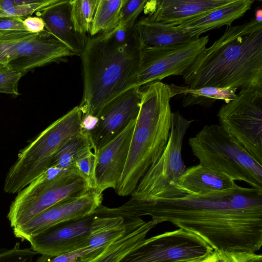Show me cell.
Masks as SVG:
<instances>
[{
  "mask_svg": "<svg viewBox=\"0 0 262 262\" xmlns=\"http://www.w3.org/2000/svg\"><path fill=\"white\" fill-rule=\"evenodd\" d=\"M94 214L52 227L30 239L37 254L56 257L80 248L89 237Z\"/></svg>",
  "mask_w": 262,
  "mask_h": 262,
  "instance_id": "cell-15",
  "label": "cell"
},
{
  "mask_svg": "<svg viewBox=\"0 0 262 262\" xmlns=\"http://www.w3.org/2000/svg\"><path fill=\"white\" fill-rule=\"evenodd\" d=\"M134 27L142 45L144 46L165 47L198 39L191 37L179 26L148 21L143 17L136 23Z\"/></svg>",
  "mask_w": 262,
  "mask_h": 262,
  "instance_id": "cell-22",
  "label": "cell"
},
{
  "mask_svg": "<svg viewBox=\"0 0 262 262\" xmlns=\"http://www.w3.org/2000/svg\"><path fill=\"white\" fill-rule=\"evenodd\" d=\"M46 30L64 44L75 55H82L88 38L86 35L77 33L71 15L70 1L59 0L38 12Z\"/></svg>",
  "mask_w": 262,
  "mask_h": 262,
  "instance_id": "cell-19",
  "label": "cell"
},
{
  "mask_svg": "<svg viewBox=\"0 0 262 262\" xmlns=\"http://www.w3.org/2000/svg\"><path fill=\"white\" fill-rule=\"evenodd\" d=\"M2 65V64L0 63V66Z\"/></svg>",
  "mask_w": 262,
  "mask_h": 262,
  "instance_id": "cell-40",
  "label": "cell"
},
{
  "mask_svg": "<svg viewBox=\"0 0 262 262\" xmlns=\"http://www.w3.org/2000/svg\"><path fill=\"white\" fill-rule=\"evenodd\" d=\"M97 249H95L85 247L53 257V258L41 255L36 260V262H74L78 258L92 252Z\"/></svg>",
  "mask_w": 262,
  "mask_h": 262,
  "instance_id": "cell-34",
  "label": "cell"
},
{
  "mask_svg": "<svg viewBox=\"0 0 262 262\" xmlns=\"http://www.w3.org/2000/svg\"><path fill=\"white\" fill-rule=\"evenodd\" d=\"M59 0H0V17H28Z\"/></svg>",
  "mask_w": 262,
  "mask_h": 262,
  "instance_id": "cell-27",
  "label": "cell"
},
{
  "mask_svg": "<svg viewBox=\"0 0 262 262\" xmlns=\"http://www.w3.org/2000/svg\"><path fill=\"white\" fill-rule=\"evenodd\" d=\"M194 262H219L218 252L213 250L207 256Z\"/></svg>",
  "mask_w": 262,
  "mask_h": 262,
  "instance_id": "cell-38",
  "label": "cell"
},
{
  "mask_svg": "<svg viewBox=\"0 0 262 262\" xmlns=\"http://www.w3.org/2000/svg\"><path fill=\"white\" fill-rule=\"evenodd\" d=\"M102 193L91 190L87 193L61 202L42 212L26 223L13 228L15 237L28 241L56 225L94 214L102 205Z\"/></svg>",
  "mask_w": 262,
  "mask_h": 262,
  "instance_id": "cell-13",
  "label": "cell"
},
{
  "mask_svg": "<svg viewBox=\"0 0 262 262\" xmlns=\"http://www.w3.org/2000/svg\"><path fill=\"white\" fill-rule=\"evenodd\" d=\"M254 17L257 21L262 22V10L261 8L257 9Z\"/></svg>",
  "mask_w": 262,
  "mask_h": 262,
  "instance_id": "cell-39",
  "label": "cell"
},
{
  "mask_svg": "<svg viewBox=\"0 0 262 262\" xmlns=\"http://www.w3.org/2000/svg\"><path fill=\"white\" fill-rule=\"evenodd\" d=\"M192 122L178 112L173 113L167 144L160 157L140 180L131 198L147 200L184 195L175 185L186 169L181 150L185 135Z\"/></svg>",
  "mask_w": 262,
  "mask_h": 262,
  "instance_id": "cell-8",
  "label": "cell"
},
{
  "mask_svg": "<svg viewBox=\"0 0 262 262\" xmlns=\"http://www.w3.org/2000/svg\"><path fill=\"white\" fill-rule=\"evenodd\" d=\"M90 148L76 160L74 167L77 172L87 183L88 186L94 190L96 185L95 169L97 163V156Z\"/></svg>",
  "mask_w": 262,
  "mask_h": 262,
  "instance_id": "cell-29",
  "label": "cell"
},
{
  "mask_svg": "<svg viewBox=\"0 0 262 262\" xmlns=\"http://www.w3.org/2000/svg\"><path fill=\"white\" fill-rule=\"evenodd\" d=\"M82 112L73 108L36 136L20 150L17 159L7 173L4 191L18 193L50 166L58 150L81 130Z\"/></svg>",
  "mask_w": 262,
  "mask_h": 262,
  "instance_id": "cell-5",
  "label": "cell"
},
{
  "mask_svg": "<svg viewBox=\"0 0 262 262\" xmlns=\"http://www.w3.org/2000/svg\"><path fill=\"white\" fill-rule=\"evenodd\" d=\"M126 230L121 216H102L94 214L90 234L82 248L98 249L105 247L122 236Z\"/></svg>",
  "mask_w": 262,
  "mask_h": 262,
  "instance_id": "cell-24",
  "label": "cell"
},
{
  "mask_svg": "<svg viewBox=\"0 0 262 262\" xmlns=\"http://www.w3.org/2000/svg\"><path fill=\"white\" fill-rule=\"evenodd\" d=\"M219 262H261V254L246 251H217Z\"/></svg>",
  "mask_w": 262,
  "mask_h": 262,
  "instance_id": "cell-33",
  "label": "cell"
},
{
  "mask_svg": "<svg viewBox=\"0 0 262 262\" xmlns=\"http://www.w3.org/2000/svg\"><path fill=\"white\" fill-rule=\"evenodd\" d=\"M37 254L31 247L22 248L16 243L12 248H0V262H34Z\"/></svg>",
  "mask_w": 262,
  "mask_h": 262,
  "instance_id": "cell-32",
  "label": "cell"
},
{
  "mask_svg": "<svg viewBox=\"0 0 262 262\" xmlns=\"http://www.w3.org/2000/svg\"><path fill=\"white\" fill-rule=\"evenodd\" d=\"M236 185L225 174L199 164L186 168L175 187L184 195H199L231 189Z\"/></svg>",
  "mask_w": 262,
  "mask_h": 262,
  "instance_id": "cell-21",
  "label": "cell"
},
{
  "mask_svg": "<svg viewBox=\"0 0 262 262\" xmlns=\"http://www.w3.org/2000/svg\"><path fill=\"white\" fill-rule=\"evenodd\" d=\"M24 75L3 64L0 66V93L14 96L19 95L18 84Z\"/></svg>",
  "mask_w": 262,
  "mask_h": 262,
  "instance_id": "cell-31",
  "label": "cell"
},
{
  "mask_svg": "<svg viewBox=\"0 0 262 262\" xmlns=\"http://www.w3.org/2000/svg\"><path fill=\"white\" fill-rule=\"evenodd\" d=\"M75 54L46 30L0 31V63L24 75Z\"/></svg>",
  "mask_w": 262,
  "mask_h": 262,
  "instance_id": "cell-9",
  "label": "cell"
},
{
  "mask_svg": "<svg viewBox=\"0 0 262 262\" xmlns=\"http://www.w3.org/2000/svg\"><path fill=\"white\" fill-rule=\"evenodd\" d=\"M172 97H180L183 107L200 105L210 107L217 100H223L225 103L233 100L236 96V88L203 87L191 89L187 85H169Z\"/></svg>",
  "mask_w": 262,
  "mask_h": 262,
  "instance_id": "cell-23",
  "label": "cell"
},
{
  "mask_svg": "<svg viewBox=\"0 0 262 262\" xmlns=\"http://www.w3.org/2000/svg\"><path fill=\"white\" fill-rule=\"evenodd\" d=\"M23 23L26 30L31 33H40L46 30L43 20L38 16L27 17Z\"/></svg>",
  "mask_w": 262,
  "mask_h": 262,
  "instance_id": "cell-36",
  "label": "cell"
},
{
  "mask_svg": "<svg viewBox=\"0 0 262 262\" xmlns=\"http://www.w3.org/2000/svg\"><path fill=\"white\" fill-rule=\"evenodd\" d=\"M141 104L128 157L115 190L127 196L163 152L168 140L173 113L169 85L154 81L140 87Z\"/></svg>",
  "mask_w": 262,
  "mask_h": 262,
  "instance_id": "cell-4",
  "label": "cell"
},
{
  "mask_svg": "<svg viewBox=\"0 0 262 262\" xmlns=\"http://www.w3.org/2000/svg\"><path fill=\"white\" fill-rule=\"evenodd\" d=\"M186 85L244 89L262 87V22L253 17L226 26L182 75Z\"/></svg>",
  "mask_w": 262,
  "mask_h": 262,
  "instance_id": "cell-3",
  "label": "cell"
},
{
  "mask_svg": "<svg viewBox=\"0 0 262 262\" xmlns=\"http://www.w3.org/2000/svg\"><path fill=\"white\" fill-rule=\"evenodd\" d=\"M90 148L92 147L88 133L81 129L58 150L53 157L50 167L73 168L78 157Z\"/></svg>",
  "mask_w": 262,
  "mask_h": 262,
  "instance_id": "cell-25",
  "label": "cell"
},
{
  "mask_svg": "<svg viewBox=\"0 0 262 262\" xmlns=\"http://www.w3.org/2000/svg\"><path fill=\"white\" fill-rule=\"evenodd\" d=\"M24 19L18 17H0V31L7 30L27 31L24 25Z\"/></svg>",
  "mask_w": 262,
  "mask_h": 262,
  "instance_id": "cell-35",
  "label": "cell"
},
{
  "mask_svg": "<svg viewBox=\"0 0 262 262\" xmlns=\"http://www.w3.org/2000/svg\"><path fill=\"white\" fill-rule=\"evenodd\" d=\"M188 142L200 165L262 189V165L220 125H205Z\"/></svg>",
  "mask_w": 262,
  "mask_h": 262,
  "instance_id": "cell-6",
  "label": "cell"
},
{
  "mask_svg": "<svg viewBox=\"0 0 262 262\" xmlns=\"http://www.w3.org/2000/svg\"><path fill=\"white\" fill-rule=\"evenodd\" d=\"M124 218L149 215L203 239L216 251L256 252L262 246V189L243 187L204 194L130 199L117 208Z\"/></svg>",
  "mask_w": 262,
  "mask_h": 262,
  "instance_id": "cell-1",
  "label": "cell"
},
{
  "mask_svg": "<svg viewBox=\"0 0 262 262\" xmlns=\"http://www.w3.org/2000/svg\"><path fill=\"white\" fill-rule=\"evenodd\" d=\"M98 121V118L97 116L92 115H82L81 122V129L86 132H90L92 130Z\"/></svg>",
  "mask_w": 262,
  "mask_h": 262,
  "instance_id": "cell-37",
  "label": "cell"
},
{
  "mask_svg": "<svg viewBox=\"0 0 262 262\" xmlns=\"http://www.w3.org/2000/svg\"><path fill=\"white\" fill-rule=\"evenodd\" d=\"M91 190L75 167L51 166L17 193L7 218L13 228L20 226L51 207Z\"/></svg>",
  "mask_w": 262,
  "mask_h": 262,
  "instance_id": "cell-7",
  "label": "cell"
},
{
  "mask_svg": "<svg viewBox=\"0 0 262 262\" xmlns=\"http://www.w3.org/2000/svg\"><path fill=\"white\" fill-rule=\"evenodd\" d=\"M231 0H150L144 8L148 21L178 26L224 6Z\"/></svg>",
  "mask_w": 262,
  "mask_h": 262,
  "instance_id": "cell-17",
  "label": "cell"
},
{
  "mask_svg": "<svg viewBox=\"0 0 262 262\" xmlns=\"http://www.w3.org/2000/svg\"><path fill=\"white\" fill-rule=\"evenodd\" d=\"M125 2V0H98L90 32L92 36L117 27Z\"/></svg>",
  "mask_w": 262,
  "mask_h": 262,
  "instance_id": "cell-26",
  "label": "cell"
},
{
  "mask_svg": "<svg viewBox=\"0 0 262 262\" xmlns=\"http://www.w3.org/2000/svg\"><path fill=\"white\" fill-rule=\"evenodd\" d=\"M213 251L198 236L179 228L147 238L119 262H194Z\"/></svg>",
  "mask_w": 262,
  "mask_h": 262,
  "instance_id": "cell-12",
  "label": "cell"
},
{
  "mask_svg": "<svg viewBox=\"0 0 262 262\" xmlns=\"http://www.w3.org/2000/svg\"><path fill=\"white\" fill-rule=\"evenodd\" d=\"M142 44L135 27H117L88 39L81 55L82 115L97 116L108 103L137 84Z\"/></svg>",
  "mask_w": 262,
  "mask_h": 262,
  "instance_id": "cell-2",
  "label": "cell"
},
{
  "mask_svg": "<svg viewBox=\"0 0 262 262\" xmlns=\"http://www.w3.org/2000/svg\"><path fill=\"white\" fill-rule=\"evenodd\" d=\"M209 36L191 41L165 47L142 45L137 74L140 87L170 76L182 75L199 53L206 47Z\"/></svg>",
  "mask_w": 262,
  "mask_h": 262,
  "instance_id": "cell-11",
  "label": "cell"
},
{
  "mask_svg": "<svg viewBox=\"0 0 262 262\" xmlns=\"http://www.w3.org/2000/svg\"><path fill=\"white\" fill-rule=\"evenodd\" d=\"M146 2L147 0H125L120 12L117 26L125 29L134 28Z\"/></svg>",
  "mask_w": 262,
  "mask_h": 262,
  "instance_id": "cell-30",
  "label": "cell"
},
{
  "mask_svg": "<svg viewBox=\"0 0 262 262\" xmlns=\"http://www.w3.org/2000/svg\"><path fill=\"white\" fill-rule=\"evenodd\" d=\"M124 221L126 230L122 236L74 262H119L127 254L143 245L148 233L159 224L156 220L146 222L140 217Z\"/></svg>",
  "mask_w": 262,
  "mask_h": 262,
  "instance_id": "cell-18",
  "label": "cell"
},
{
  "mask_svg": "<svg viewBox=\"0 0 262 262\" xmlns=\"http://www.w3.org/2000/svg\"><path fill=\"white\" fill-rule=\"evenodd\" d=\"M217 116L222 129L262 165V87L240 90Z\"/></svg>",
  "mask_w": 262,
  "mask_h": 262,
  "instance_id": "cell-10",
  "label": "cell"
},
{
  "mask_svg": "<svg viewBox=\"0 0 262 262\" xmlns=\"http://www.w3.org/2000/svg\"><path fill=\"white\" fill-rule=\"evenodd\" d=\"M71 15L75 31L82 35L90 32L98 0L70 1Z\"/></svg>",
  "mask_w": 262,
  "mask_h": 262,
  "instance_id": "cell-28",
  "label": "cell"
},
{
  "mask_svg": "<svg viewBox=\"0 0 262 262\" xmlns=\"http://www.w3.org/2000/svg\"><path fill=\"white\" fill-rule=\"evenodd\" d=\"M136 120L94 153L97 156L94 190L97 192L102 193L108 188L115 189L126 164Z\"/></svg>",
  "mask_w": 262,
  "mask_h": 262,
  "instance_id": "cell-16",
  "label": "cell"
},
{
  "mask_svg": "<svg viewBox=\"0 0 262 262\" xmlns=\"http://www.w3.org/2000/svg\"><path fill=\"white\" fill-rule=\"evenodd\" d=\"M140 87L132 88L119 95L99 112L97 125L88 133L95 154L136 119L141 100Z\"/></svg>",
  "mask_w": 262,
  "mask_h": 262,
  "instance_id": "cell-14",
  "label": "cell"
},
{
  "mask_svg": "<svg viewBox=\"0 0 262 262\" xmlns=\"http://www.w3.org/2000/svg\"><path fill=\"white\" fill-rule=\"evenodd\" d=\"M253 2L252 0H231L224 6L178 26L191 37L199 38L201 35L208 31L223 26H231L234 20L242 17L251 9Z\"/></svg>",
  "mask_w": 262,
  "mask_h": 262,
  "instance_id": "cell-20",
  "label": "cell"
}]
</instances>
